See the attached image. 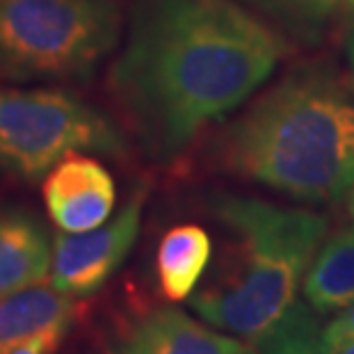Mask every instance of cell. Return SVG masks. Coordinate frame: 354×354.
<instances>
[{
  "label": "cell",
  "mask_w": 354,
  "mask_h": 354,
  "mask_svg": "<svg viewBox=\"0 0 354 354\" xmlns=\"http://www.w3.org/2000/svg\"><path fill=\"white\" fill-rule=\"evenodd\" d=\"M283 50L238 0H135L108 87L142 151L169 160L250 99Z\"/></svg>",
  "instance_id": "1"
},
{
  "label": "cell",
  "mask_w": 354,
  "mask_h": 354,
  "mask_svg": "<svg viewBox=\"0 0 354 354\" xmlns=\"http://www.w3.org/2000/svg\"><path fill=\"white\" fill-rule=\"evenodd\" d=\"M208 208L229 240L213 274L190 295L192 311L252 348L313 322L299 283L327 238V217L231 192L210 194Z\"/></svg>",
  "instance_id": "2"
},
{
  "label": "cell",
  "mask_w": 354,
  "mask_h": 354,
  "mask_svg": "<svg viewBox=\"0 0 354 354\" xmlns=\"http://www.w3.org/2000/svg\"><path fill=\"white\" fill-rule=\"evenodd\" d=\"M222 167L297 201L354 190V89L325 66H302L259 96L217 142Z\"/></svg>",
  "instance_id": "3"
},
{
  "label": "cell",
  "mask_w": 354,
  "mask_h": 354,
  "mask_svg": "<svg viewBox=\"0 0 354 354\" xmlns=\"http://www.w3.org/2000/svg\"><path fill=\"white\" fill-rule=\"evenodd\" d=\"M122 30L115 0H0V80H85Z\"/></svg>",
  "instance_id": "4"
},
{
  "label": "cell",
  "mask_w": 354,
  "mask_h": 354,
  "mask_svg": "<svg viewBox=\"0 0 354 354\" xmlns=\"http://www.w3.org/2000/svg\"><path fill=\"white\" fill-rule=\"evenodd\" d=\"M126 133L105 112L59 89L0 87V169L37 180L69 153L122 158Z\"/></svg>",
  "instance_id": "5"
},
{
  "label": "cell",
  "mask_w": 354,
  "mask_h": 354,
  "mask_svg": "<svg viewBox=\"0 0 354 354\" xmlns=\"http://www.w3.org/2000/svg\"><path fill=\"white\" fill-rule=\"evenodd\" d=\"M142 203L138 194L101 227L82 233H57L53 238L50 283L71 297H89L122 268L138 240L142 224Z\"/></svg>",
  "instance_id": "6"
},
{
  "label": "cell",
  "mask_w": 354,
  "mask_h": 354,
  "mask_svg": "<svg viewBox=\"0 0 354 354\" xmlns=\"http://www.w3.org/2000/svg\"><path fill=\"white\" fill-rule=\"evenodd\" d=\"M44 203L59 231L82 233L101 227L115 208V178L85 153H69L44 176Z\"/></svg>",
  "instance_id": "7"
},
{
  "label": "cell",
  "mask_w": 354,
  "mask_h": 354,
  "mask_svg": "<svg viewBox=\"0 0 354 354\" xmlns=\"http://www.w3.org/2000/svg\"><path fill=\"white\" fill-rule=\"evenodd\" d=\"M110 354H254L250 343L217 334L180 308L162 306L128 327Z\"/></svg>",
  "instance_id": "8"
},
{
  "label": "cell",
  "mask_w": 354,
  "mask_h": 354,
  "mask_svg": "<svg viewBox=\"0 0 354 354\" xmlns=\"http://www.w3.org/2000/svg\"><path fill=\"white\" fill-rule=\"evenodd\" d=\"M53 268V240L24 208L0 210V299L44 283Z\"/></svg>",
  "instance_id": "9"
},
{
  "label": "cell",
  "mask_w": 354,
  "mask_h": 354,
  "mask_svg": "<svg viewBox=\"0 0 354 354\" xmlns=\"http://www.w3.org/2000/svg\"><path fill=\"white\" fill-rule=\"evenodd\" d=\"M78 313L71 295L55 286L37 283L0 299V354L44 334L53 327L69 325Z\"/></svg>",
  "instance_id": "10"
},
{
  "label": "cell",
  "mask_w": 354,
  "mask_h": 354,
  "mask_svg": "<svg viewBox=\"0 0 354 354\" xmlns=\"http://www.w3.org/2000/svg\"><path fill=\"white\" fill-rule=\"evenodd\" d=\"M213 240L199 224H178L160 238L156 252V274L162 295L169 302H183L197 290L199 279L206 272Z\"/></svg>",
  "instance_id": "11"
},
{
  "label": "cell",
  "mask_w": 354,
  "mask_h": 354,
  "mask_svg": "<svg viewBox=\"0 0 354 354\" xmlns=\"http://www.w3.org/2000/svg\"><path fill=\"white\" fill-rule=\"evenodd\" d=\"M302 292L318 315L341 313L354 302V224L322 243L304 277Z\"/></svg>",
  "instance_id": "12"
},
{
  "label": "cell",
  "mask_w": 354,
  "mask_h": 354,
  "mask_svg": "<svg viewBox=\"0 0 354 354\" xmlns=\"http://www.w3.org/2000/svg\"><path fill=\"white\" fill-rule=\"evenodd\" d=\"M256 12L281 37H290L306 46L322 41L341 12H348V0H238Z\"/></svg>",
  "instance_id": "13"
},
{
  "label": "cell",
  "mask_w": 354,
  "mask_h": 354,
  "mask_svg": "<svg viewBox=\"0 0 354 354\" xmlns=\"http://www.w3.org/2000/svg\"><path fill=\"white\" fill-rule=\"evenodd\" d=\"M259 350L261 354H329L325 343H322V334L318 336V322L315 320L261 345Z\"/></svg>",
  "instance_id": "14"
},
{
  "label": "cell",
  "mask_w": 354,
  "mask_h": 354,
  "mask_svg": "<svg viewBox=\"0 0 354 354\" xmlns=\"http://www.w3.org/2000/svg\"><path fill=\"white\" fill-rule=\"evenodd\" d=\"M350 338H354V302L348 308H343L341 315L331 320L322 331V343H325L329 354H336L338 348Z\"/></svg>",
  "instance_id": "15"
},
{
  "label": "cell",
  "mask_w": 354,
  "mask_h": 354,
  "mask_svg": "<svg viewBox=\"0 0 354 354\" xmlns=\"http://www.w3.org/2000/svg\"><path fill=\"white\" fill-rule=\"evenodd\" d=\"M66 334H69V325L53 327L48 331H44V334L17 345V348L10 350L7 354H55L59 350V345L64 343Z\"/></svg>",
  "instance_id": "16"
},
{
  "label": "cell",
  "mask_w": 354,
  "mask_h": 354,
  "mask_svg": "<svg viewBox=\"0 0 354 354\" xmlns=\"http://www.w3.org/2000/svg\"><path fill=\"white\" fill-rule=\"evenodd\" d=\"M345 62H348L350 76H352V80H354V28L350 30L348 39H345Z\"/></svg>",
  "instance_id": "17"
},
{
  "label": "cell",
  "mask_w": 354,
  "mask_h": 354,
  "mask_svg": "<svg viewBox=\"0 0 354 354\" xmlns=\"http://www.w3.org/2000/svg\"><path fill=\"white\" fill-rule=\"evenodd\" d=\"M336 354H354V338H350V341H345L341 348H338Z\"/></svg>",
  "instance_id": "18"
},
{
  "label": "cell",
  "mask_w": 354,
  "mask_h": 354,
  "mask_svg": "<svg viewBox=\"0 0 354 354\" xmlns=\"http://www.w3.org/2000/svg\"><path fill=\"white\" fill-rule=\"evenodd\" d=\"M348 210H350V217H352V224H354V190L348 194Z\"/></svg>",
  "instance_id": "19"
},
{
  "label": "cell",
  "mask_w": 354,
  "mask_h": 354,
  "mask_svg": "<svg viewBox=\"0 0 354 354\" xmlns=\"http://www.w3.org/2000/svg\"><path fill=\"white\" fill-rule=\"evenodd\" d=\"M348 12L354 14V0H348Z\"/></svg>",
  "instance_id": "20"
}]
</instances>
